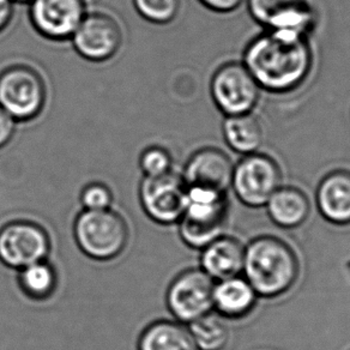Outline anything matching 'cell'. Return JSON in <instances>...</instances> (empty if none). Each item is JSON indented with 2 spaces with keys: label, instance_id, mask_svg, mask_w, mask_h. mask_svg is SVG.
Here are the masks:
<instances>
[{
  "label": "cell",
  "instance_id": "obj_1",
  "mask_svg": "<svg viewBox=\"0 0 350 350\" xmlns=\"http://www.w3.org/2000/svg\"><path fill=\"white\" fill-rule=\"evenodd\" d=\"M308 40H288L270 31L254 36L243 51V64L262 90L288 94L306 82L313 68Z\"/></svg>",
  "mask_w": 350,
  "mask_h": 350
},
{
  "label": "cell",
  "instance_id": "obj_2",
  "mask_svg": "<svg viewBox=\"0 0 350 350\" xmlns=\"http://www.w3.org/2000/svg\"><path fill=\"white\" fill-rule=\"evenodd\" d=\"M299 270L297 254L281 239L259 237L245 247L243 273L258 297L273 299L289 292Z\"/></svg>",
  "mask_w": 350,
  "mask_h": 350
},
{
  "label": "cell",
  "instance_id": "obj_3",
  "mask_svg": "<svg viewBox=\"0 0 350 350\" xmlns=\"http://www.w3.org/2000/svg\"><path fill=\"white\" fill-rule=\"evenodd\" d=\"M228 216L227 193L200 186H186V208L179 234L191 248L203 250L224 235Z\"/></svg>",
  "mask_w": 350,
  "mask_h": 350
},
{
  "label": "cell",
  "instance_id": "obj_4",
  "mask_svg": "<svg viewBox=\"0 0 350 350\" xmlns=\"http://www.w3.org/2000/svg\"><path fill=\"white\" fill-rule=\"evenodd\" d=\"M73 234L87 257L107 262L119 257L129 241L125 219L113 210H83L75 221Z\"/></svg>",
  "mask_w": 350,
  "mask_h": 350
},
{
  "label": "cell",
  "instance_id": "obj_5",
  "mask_svg": "<svg viewBox=\"0 0 350 350\" xmlns=\"http://www.w3.org/2000/svg\"><path fill=\"white\" fill-rule=\"evenodd\" d=\"M46 103V85L38 71L27 65H12L0 72V107L16 122L40 116Z\"/></svg>",
  "mask_w": 350,
  "mask_h": 350
},
{
  "label": "cell",
  "instance_id": "obj_6",
  "mask_svg": "<svg viewBox=\"0 0 350 350\" xmlns=\"http://www.w3.org/2000/svg\"><path fill=\"white\" fill-rule=\"evenodd\" d=\"M282 185V170L271 156L254 152L243 156L234 165L232 185L234 193L248 208L265 206Z\"/></svg>",
  "mask_w": 350,
  "mask_h": 350
},
{
  "label": "cell",
  "instance_id": "obj_7",
  "mask_svg": "<svg viewBox=\"0 0 350 350\" xmlns=\"http://www.w3.org/2000/svg\"><path fill=\"white\" fill-rule=\"evenodd\" d=\"M260 92L256 79L240 62H229L219 66L210 82L213 101L226 117L253 113Z\"/></svg>",
  "mask_w": 350,
  "mask_h": 350
},
{
  "label": "cell",
  "instance_id": "obj_8",
  "mask_svg": "<svg viewBox=\"0 0 350 350\" xmlns=\"http://www.w3.org/2000/svg\"><path fill=\"white\" fill-rule=\"evenodd\" d=\"M215 281L202 269H190L173 280L167 291V306L183 324H191L213 312Z\"/></svg>",
  "mask_w": 350,
  "mask_h": 350
},
{
  "label": "cell",
  "instance_id": "obj_9",
  "mask_svg": "<svg viewBox=\"0 0 350 350\" xmlns=\"http://www.w3.org/2000/svg\"><path fill=\"white\" fill-rule=\"evenodd\" d=\"M139 200L144 213L156 224H176L185 211V183L173 172L160 176H144L139 186Z\"/></svg>",
  "mask_w": 350,
  "mask_h": 350
},
{
  "label": "cell",
  "instance_id": "obj_10",
  "mask_svg": "<svg viewBox=\"0 0 350 350\" xmlns=\"http://www.w3.org/2000/svg\"><path fill=\"white\" fill-rule=\"evenodd\" d=\"M49 250V234L39 224L15 221L0 229V262L8 268L22 270L44 262Z\"/></svg>",
  "mask_w": 350,
  "mask_h": 350
},
{
  "label": "cell",
  "instance_id": "obj_11",
  "mask_svg": "<svg viewBox=\"0 0 350 350\" xmlns=\"http://www.w3.org/2000/svg\"><path fill=\"white\" fill-rule=\"evenodd\" d=\"M71 40L82 58L101 63L118 53L122 42V29L111 16L92 12L84 16Z\"/></svg>",
  "mask_w": 350,
  "mask_h": 350
},
{
  "label": "cell",
  "instance_id": "obj_12",
  "mask_svg": "<svg viewBox=\"0 0 350 350\" xmlns=\"http://www.w3.org/2000/svg\"><path fill=\"white\" fill-rule=\"evenodd\" d=\"M84 0H31L29 17L41 36L53 41L71 39L84 16Z\"/></svg>",
  "mask_w": 350,
  "mask_h": 350
},
{
  "label": "cell",
  "instance_id": "obj_13",
  "mask_svg": "<svg viewBox=\"0 0 350 350\" xmlns=\"http://www.w3.org/2000/svg\"><path fill=\"white\" fill-rule=\"evenodd\" d=\"M234 163L217 148H202L190 156L181 175L186 186H200L227 193L232 185Z\"/></svg>",
  "mask_w": 350,
  "mask_h": 350
},
{
  "label": "cell",
  "instance_id": "obj_14",
  "mask_svg": "<svg viewBox=\"0 0 350 350\" xmlns=\"http://www.w3.org/2000/svg\"><path fill=\"white\" fill-rule=\"evenodd\" d=\"M321 216L336 226L350 224V170H332L321 179L316 192Z\"/></svg>",
  "mask_w": 350,
  "mask_h": 350
},
{
  "label": "cell",
  "instance_id": "obj_15",
  "mask_svg": "<svg viewBox=\"0 0 350 350\" xmlns=\"http://www.w3.org/2000/svg\"><path fill=\"white\" fill-rule=\"evenodd\" d=\"M245 247L238 239L219 237L202 250L200 269L215 282L240 276L243 273Z\"/></svg>",
  "mask_w": 350,
  "mask_h": 350
},
{
  "label": "cell",
  "instance_id": "obj_16",
  "mask_svg": "<svg viewBox=\"0 0 350 350\" xmlns=\"http://www.w3.org/2000/svg\"><path fill=\"white\" fill-rule=\"evenodd\" d=\"M257 293L246 278L235 276L215 282L213 308L227 319H241L257 305Z\"/></svg>",
  "mask_w": 350,
  "mask_h": 350
},
{
  "label": "cell",
  "instance_id": "obj_17",
  "mask_svg": "<svg viewBox=\"0 0 350 350\" xmlns=\"http://www.w3.org/2000/svg\"><path fill=\"white\" fill-rule=\"evenodd\" d=\"M273 224L283 229L299 228L310 216V200L297 187H280L267 203Z\"/></svg>",
  "mask_w": 350,
  "mask_h": 350
},
{
  "label": "cell",
  "instance_id": "obj_18",
  "mask_svg": "<svg viewBox=\"0 0 350 350\" xmlns=\"http://www.w3.org/2000/svg\"><path fill=\"white\" fill-rule=\"evenodd\" d=\"M222 133L227 146L243 156L258 152L264 142L262 122L253 113L224 118Z\"/></svg>",
  "mask_w": 350,
  "mask_h": 350
},
{
  "label": "cell",
  "instance_id": "obj_19",
  "mask_svg": "<svg viewBox=\"0 0 350 350\" xmlns=\"http://www.w3.org/2000/svg\"><path fill=\"white\" fill-rule=\"evenodd\" d=\"M138 350H198L189 327L183 323L159 321L142 332Z\"/></svg>",
  "mask_w": 350,
  "mask_h": 350
},
{
  "label": "cell",
  "instance_id": "obj_20",
  "mask_svg": "<svg viewBox=\"0 0 350 350\" xmlns=\"http://www.w3.org/2000/svg\"><path fill=\"white\" fill-rule=\"evenodd\" d=\"M189 330L198 350H224L228 345V326L222 317L213 312L192 321Z\"/></svg>",
  "mask_w": 350,
  "mask_h": 350
},
{
  "label": "cell",
  "instance_id": "obj_21",
  "mask_svg": "<svg viewBox=\"0 0 350 350\" xmlns=\"http://www.w3.org/2000/svg\"><path fill=\"white\" fill-rule=\"evenodd\" d=\"M21 289L34 300H46L57 288V273L49 262H35L20 270Z\"/></svg>",
  "mask_w": 350,
  "mask_h": 350
},
{
  "label": "cell",
  "instance_id": "obj_22",
  "mask_svg": "<svg viewBox=\"0 0 350 350\" xmlns=\"http://www.w3.org/2000/svg\"><path fill=\"white\" fill-rule=\"evenodd\" d=\"M250 16L265 30L307 0H246Z\"/></svg>",
  "mask_w": 350,
  "mask_h": 350
},
{
  "label": "cell",
  "instance_id": "obj_23",
  "mask_svg": "<svg viewBox=\"0 0 350 350\" xmlns=\"http://www.w3.org/2000/svg\"><path fill=\"white\" fill-rule=\"evenodd\" d=\"M137 12L155 25H167L179 14L180 0H133Z\"/></svg>",
  "mask_w": 350,
  "mask_h": 350
},
{
  "label": "cell",
  "instance_id": "obj_24",
  "mask_svg": "<svg viewBox=\"0 0 350 350\" xmlns=\"http://www.w3.org/2000/svg\"><path fill=\"white\" fill-rule=\"evenodd\" d=\"M173 160L170 152L161 146H150L139 157V167L144 176H160L172 172Z\"/></svg>",
  "mask_w": 350,
  "mask_h": 350
},
{
  "label": "cell",
  "instance_id": "obj_25",
  "mask_svg": "<svg viewBox=\"0 0 350 350\" xmlns=\"http://www.w3.org/2000/svg\"><path fill=\"white\" fill-rule=\"evenodd\" d=\"M81 203L84 210L111 209L113 195L107 186L93 183L83 189L81 193Z\"/></svg>",
  "mask_w": 350,
  "mask_h": 350
},
{
  "label": "cell",
  "instance_id": "obj_26",
  "mask_svg": "<svg viewBox=\"0 0 350 350\" xmlns=\"http://www.w3.org/2000/svg\"><path fill=\"white\" fill-rule=\"evenodd\" d=\"M16 122L14 118L10 117L8 113L0 107V149L4 148L15 135Z\"/></svg>",
  "mask_w": 350,
  "mask_h": 350
},
{
  "label": "cell",
  "instance_id": "obj_27",
  "mask_svg": "<svg viewBox=\"0 0 350 350\" xmlns=\"http://www.w3.org/2000/svg\"><path fill=\"white\" fill-rule=\"evenodd\" d=\"M200 3L209 10L219 14H229L238 10L245 0H200Z\"/></svg>",
  "mask_w": 350,
  "mask_h": 350
},
{
  "label": "cell",
  "instance_id": "obj_28",
  "mask_svg": "<svg viewBox=\"0 0 350 350\" xmlns=\"http://www.w3.org/2000/svg\"><path fill=\"white\" fill-rule=\"evenodd\" d=\"M14 15V1L0 0V33L9 25Z\"/></svg>",
  "mask_w": 350,
  "mask_h": 350
},
{
  "label": "cell",
  "instance_id": "obj_29",
  "mask_svg": "<svg viewBox=\"0 0 350 350\" xmlns=\"http://www.w3.org/2000/svg\"><path fill=\"white\" fill-rule=\"evenodd\" d=\"M14 3H22V4H27V3H30L31 0H12Z\"/></svg>",
  "mask_w": 350,
  "mask_h": 350
}]
</instances>
